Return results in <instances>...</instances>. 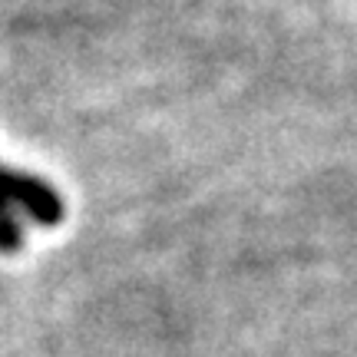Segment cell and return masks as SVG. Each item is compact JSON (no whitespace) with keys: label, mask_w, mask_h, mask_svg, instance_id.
Segmentation results:
<instances>
[{"label":"cell","mask_w":357,"mask_h":357,"mask_svg":"<svg viewBox=\"0 0 357 357\" xmlns=\"http://www.w3.org/2000/svg\"><path fill=\"white\" fill-rule=\"evenodd\" d=\"M63 199L50 182L20 172V169L0 166V252L3 255H13L24 245L20 215L43 229H53L63 222Z\"/></svg>","instance_id":"cell-1"}]
</instances>
